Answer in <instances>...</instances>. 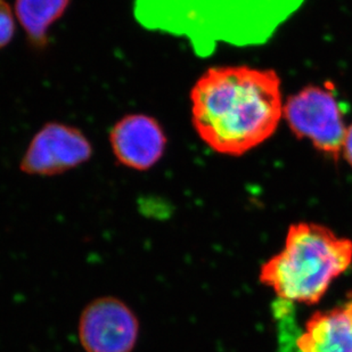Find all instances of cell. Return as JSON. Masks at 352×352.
<instances>
[{
  "instance_id": "7",
  "label": "cell",
  "mask_w": 352,
  "mask_h": 352,
  "mask_svg": "<svg viewBox=\"0 0 352 352\" xmlns=\"http://www.w3.org/2000/svg\"><path fill=\"white\" fill-rule=\"evenodd\" d=\"M296 352H352V302L311 316Z\"/></svg>"
},
{
  "instance_id": "6",
  "label": "cell",
  "mask_w": 352,
  "mask_h": 352,
  "mask_svg": "<svg viewBox=\"0 0 352 352\" xmlns=\"http://www.w3.org/2000/svg\"><path fill=\"white\" fill-rule=\"evenodd\" d=\"M110 144L120 164L146 171L163 157L166 136L157 119L147 114H129L111 129Z\"/></svg>"
},
{
  "instance_id": "9",
  "label": "cell",
  "mask_w": 352,
  "mask_h": 352,
  "mask_svg": "<svg viewBox=\"0 0 352 352\" xmlns=\"http://www.w3.org/2000/svg\"><path fill=\"white\" fill-rule=\"evenodd\" d=\"M15 34L14 13L5 0H0V50L6 47Z\"/></svg>"
},
{
  "instance_id": "5",
  "label": "cell",
  "mask_w": 352,
  "mask_h": 352,
  "mask_svg": "<svg viewBox=\"0 0 352 352\" xmlns=\"http://www.w3.org/2000/svg\"><path fill=\"white\" fill-rule=\"evenodd\" d=\"M91 155V143L81 130L50 122L34 135L21 160L20 169L32 176H56L81 166Z\"/></svg>"
},
{
  "instance_id": "4",
  "label": "cell",
  "mask_w": 352,
  "mask_h": 352,
  "mask_svg": "<svg viewBox=\"0 0 352 352\" xmlns=\"http://www.w3.org/2000/svg\"><path fill=\"white\" fill-rule=\"evenodd\" d=\"M140 336L138 316L118 296L96 298L80 314L78 338L85 352H133Z\"/></svg>"
},
{
  "instance_id": "2",
  "label": "cell",
  "mask_w": 352,
  "mask_h": 352,
  "mask_svg": "<svg viewBox=\"0 0 352 352\" xmlns=\"http://www.w3.org/2000/svg\"><path fill=\"white\" fill-rule=\"evenodd\" d=\"M352 263V242L318 223L289 227L285 245L268 260L260 280L282 300L318 302L334 279Z\"/></svg>"
},
{
  "instance_id": "1",
  "label": "cell",
  "mask_w": 352,
  "mask_h": 352,
  "mask_svg": "<svg viewBox=\"0 0 352 352\" xmlns=\"http://www.w3.org/2000/svg\"><path fill=\"white\" fill-rule=\"evenodd\" d=\"M280 85L268 69L210 67L190 90L194 129L217 153H248L278 128L285 104Z\"/></svg>"
},
{
  "instance_id": "3",
  "label": "cell",
  "mask_w": 352,
  "mask_h": 352,
  "mask_svg": "<svg viewBox=\"0 0 352 352\" xmlns=\"http://www.w3.org/2000/svg\"><path fill=\"white\" fill-rule=\"evenodd\" d=\"M289 129L301 140H309L320 153L339 159L348 126L336 96L320 87H307L284 104Z\"/></svg>"
},
{
  "instance_id": "10",
  "label": "cell",
  "mask_w": 352,
  "mask_h": 352,
  "mask_svg": "<svg viewBox=\"0 0 352 352\" xmlns=\"http://www.w3.org/2000/svg\"><path fill=\"white\" fill-rule=\"evenodd\" d=\"M342 154L344 155L346 162L349 163V166L352 168V124L348 126L346 130V138L343 143Z\"/></svg>"
},
{
  "instance_id": "8",
  "label": "cell",
  "mask_w": 352,
  "mask_h": 352,
  "mask_svg": "<svg viewBox=\"0 0 352 352\" xmlns=\"http://www.w3.org/2000/svg\"><path fill=\"white\" fill-rule=\"evenodd\" d=\"M70 0H15V15L31 45L43 48L48 31L67 12Z\"/></svg>"
}]
</instances>
